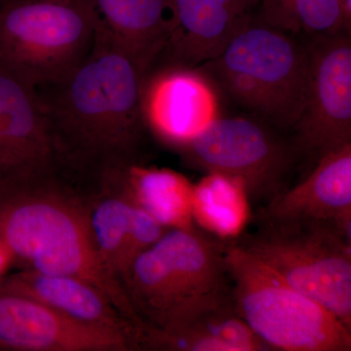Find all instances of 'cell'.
<instances>
[{
  "mask_svg": "<svg viewBox=\"0 0 351 351\" xmlns=\"http://www.w3.org/2000/svg\"><path fill=\"white\" fill-rule=\"evenodd\" d=\"M145 73L97 27L93 46L61 82L38 89L62 167L108 171L138 163L147 126Z\"/></svg>",
  "mask_w": 351,
  "mask_h": 351,
  "instance_id": "1",
  "label": "cell"
},
{
  "mask_svg": "<svg viewBox=\"0 0 351 351\" xmlns=\"http://www.w3.org/2000/svg\"><path fill=\"white\" fill-rule=\"evenodd\" d=\"M0 247L25 269L75 277L101 291L136 327L143 326L121 283L101 262L84 199L58 176L0 184Z\"/></svg>",
  "mask_w": 351,
  "mask_h": 351,
  "instance_id": "2",
  "label": "cell"
},
{
  "mask_svg": "<svg viewBox=\"0 0 351 351\" xmlns=\"http://www.w3.org/2000/svg\"><path fill=\"white\" fill-rule=\"evenodd\" d=\"M122 285L143 332L170 331L232 300L225 241L198 226L169 228L136 258Z\"/></svg>",
  "mask_w": 351,
  "mask_h": 351,
  "instance_id": "3",
  "label": "cell"
},
{
  "mask_svg": "<svg viewBox=\"0 0 351 351\" xmlns=\"http://www.w3.org/2000/svg\"><path fill=\"white\" fill-rule=\"evenodd\" d=\"M308 64L307 46L252 19L202 66L240 107L277 130L292 132L304 108Z\"/></svg>",
  "mask_w": 351,
  "mask_h": 351,
  "instance_id": "4",
  "label": "cell"
},
{
  "mask_svg": "<svg viewBox=\"0 0 351 351\" xmlns=\"http://www.w3.org/2000/svg\"><path fill=\"white\" fill-rule=\"evenodd\" d=\"M225 244L233 308L270 350H351V329L329 309L237 244Z\"/></svg>",
  "mask_w": 351,
  "mask_h": 351,
  "instance_id": "5",
  "label": "cell"
},
{
  "mask_svg": "<svg viewBox=\"0 0 351 351\" xmlns=\"http://www.w3.org/2000/svg\"><path fill=\"white\" fill-rule=\"evenodd\" d=\"M258 218L255 232L232 242L351 329V241L328 221Z\"/></svg>",
  "mask_w": 351,
  "mask_h": 351,
  "instance_id": "6",
  "label": "cell"
},
{
  "mask_svg": "<svg viewBox=\"0 0 351 351\" xmlns=\"http://www.w3.org/2000/svg\"><path fill=\"white\" fill-rule=\"evenodd\" d=\"M96 29L86 0H1L0 64L38 89L52 86L84 61Z\"/></svg>",
  "mask_w": 351,
  "mask_h": 351,
  "instance_id": "7",
  "label": "cell"
},
{
  "mask_svg": "<svg viewBox=\"0 0 351 351\" xmlns=\"http://www.w3.org/2000/svg\"><path fill=\"white\" fill-rule=\"evenodd\" d=\"M177 149L193 167L239 180L250 201L265 205L287 189L299 159L291 140L276 128L262 119L242 117H219Z\"/></svg>",
  "mask_w": 351,
  "mask_h": 351,
  "instance_id": "8",
  "label": "cell"
},
{
  "mask_svg": "<svg viewBox=\"0 0 351 351\" xmlns=\"http://www.w3.org/2000/svg\"><path fill=\"white\" fill-rule=\"evenodd\" d=\"M301 117L291 138L298 157L315 163L351 144V38L339 32L313 38Z\"/></svg>",
  "mask_w": 351,
  "mask_h": 351,
  "instance_id": "9",
  "label": "cell"
},
{
  "mask_svg": "<svg viewBox=\"0 0 351 351\" xmlns=\"http://www.w3.org/2000/svg\"><path fill=\"white\" fill-rule=\"evenodd\" d=\"M61 168L38 88L0 64V184L54 177Z\"/></svg>",
  "mask_w": 351,
  "mask_h": 351,
  "instance_id": "10",
  "label": "cell"
},
{
  "mask_svg": "<svg viewBox=\"0 0 351 351\" xmlns=\"http://www.w3.org/2000/svg\"><path fill=\"white\" fill-rule=\"evenodd\" d=\"M0 350H138L132 339L0 287Z\"/></svg>",
  "mask_w": 351,
  "mask_h": 351,
  "instance_id": "11",
  "label": "cell"
},
{
  "mask_svg": "<svg viewBox=\"0 0 351 351\" xmlns=\"http://www.w3.org/2000/svg\"><path fill=\"white\" fill-rule=\"evenodd\" d=\"M147 129L178 147L197 137L219 117L214 88L193 69L169 66L143 87Z\"/></svg>",
  "mask_w": 351,
  "mask_h": 351,
  "instance_id": "12",
  "label": "cell"
},
{
  "mask_svg": "<svg viewBox=\"0 0 351 351\" xmlns=\"http://www.w3.org/2000/svg\"><path fill=\"white\" fill-rule=\"evenodd\" d=\"M261 0H172V25L161 56L195 69L213 61L252 20Z\"/></svg>",
  "mask_w": 351,
  "mask_h": 351,
  "instance_id": "13",
  "label": "cell"
},
{
  "mask_svg": "<svg viewBox=\"0 0 351 351\" xmlns=\"http://www.w3.org/2000/svg\"><path fill=\"white\" fill-rule=\"evenodd\" d=\"M258 216L328 221L351 241V144L321 157L304 181L276 196Z\"/></svg>",
  "mask_w": 351,
  "mask_h": 351,
  "instance_id": "14",
  "label": "cell"
},
{
  "mask_svg": "<svg viewBox=\"0 0 351 351\" xmlns=\"http://www.w3.org/2000/svg\"><path fill=\"white\" fill-rule=\"evenodd\" d=\"M0 287L43 302L80 322L123 335L142 350L143 332L101 291L82 279L24 269L9 276Z\"/></svg>",
  "mask_w": 351,
  "mask_h": 351,
  "instance_id": "15",
  "label": "cell"
},
{
  "mask_svg": "<svg viewBox=\"0 0 351 351\" xmlns=\"http://www.w3.org/2000/svg\"><path fill=\"white\" fill-rule=\"evenodd\" d=\"M97 27L145 73L162 54L172 25V0H86Z\"/></svg>",
  "mask_w": 351,
  "mask_h": 351,
  "instance_id": "16",
  "label": "cell"
},
{
  "mask_svg": "<svg viewBox=\"0 0 351 351\" xmlns=\"http://www.w3.org/2000/svg\"><path fill=\"white\" fill-rule=\"evenodd\" d=\"M142 350L269 351L235 313L232 300L200 311L167 332L145 331Z\"/></svg>",
  "mask_w": 351,
  "mask_h": 351,
  "instance_id": "17",
  "label": "cell"
},
{
  "mask_svg": "<svg viewBox=\"0 0 351 351\" xmlns=\"http://www.w3.org/2000/svg\"><path fill=\"white\" fill-rule=\"evenodd\" d=\"M120 178L131 200L165 228L197 226L191 211L193 184L184 175L136 163L122 168Z\"/></svg>",
  "mask_w": 351,
  "mask_h": 351,
  "instance_id": "18",
  "label": "cell"
},
{
  "mask_svg": "<svg viewBox=\"0 0 351 351\" xmlns=\"http://www.w3.org/2000/svg\"><path fill=\"white\" fill-rule=\"evenodd\" d=\"M191 211L201 230L223 241L237 239L250 217V199L242 182L219 173H206L193 184Z\"/></svg>",
  "mask_w": 351,
  "mask_h": 351,
  "instance_id": "19",
  "label": "cell"
},
{
  "mask_svg": "<svg viewBox=\"0 0 351 351\" xmlns=\"http://www.w3.org/2000/svg\"><path fill=\"white\" fill-rule=\"evenodd\" d=\"M97 182L98 193L89 200L90 226L101 262L119 281L120 257L130 226L133 202L122 184L120 169L105 173Z\"/></svg>",
  "mask_w": 351,
  "mask_h": 351,
  "instance_id": "20",
  "label": "cell"
},
{
  "mask_svg": "<svg viewBox=\"0 0 351 351\" xmlns=\"http://www.w3.org/2000/svg\"><path fill=\"white\" fill-rule=\"evenodd\" d=\"M261 20L281 31L311 38L350 32L341 0H261Z\"/></svg>",
  "mask_w": 351,
  "mask_h": 351,
  "instance_id": "21",
  "label": "cell"
},
{
  "mask_svg": "<svg viewBox=\"0 0 351 351\" xmlns=\"http://www.w3.org/2000/svg\"><path fill=\"white\" fill-rule=\"evenodd\" d=\"M168 230L169 228L161 225L152 215L133 202L130 226L120 257V283H123L124 278L136 258L154 246Z\"/></svg>",
  "mask_w": 351,
  "mask_h": 351,
  "instance_id": "22",
  "label": "cell"
},
{
  "mask_svg": "<svg viewBox=\"0 0 351 351\" xmlns=\"http://www.w3.org/2000/svg\"><path fill=\"white\" fill-rule=\"evenodd\" d=\"M341 1H343V8H345L346 19L351 24V0H341Z\"/></svg>",
  "mask_w": 351,
  "mask_h": 351,
  "instance_id": "23",
  "label": "cell"
},
{
  "mask_svg": "<svg viewBox=\"0 0 351 351\" xmlns=\"http://www.w3.org/2000/svg\"><path fill=\"white\" fill-rule=\"evenodd\" d=\"M0 1H1V0H0Z\"/></svg>",
  "mask_w": 351,
  "mask_h": 351,
  "instance_id": "24",
  "label": "cell"
}]
</instances>
